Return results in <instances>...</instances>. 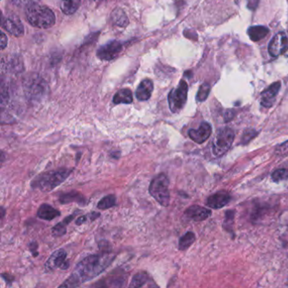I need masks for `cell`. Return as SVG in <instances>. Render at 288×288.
<instances>
[{
  "label": "cell",
  "mask_w": 288,
  "mask_h": 288,
  "mask_svg": "<svg viewBox=\"0 0 288 288\" xmlns=\"http://www.w3.org/2000/svg\"><path fill=\"white\" fill-rule=\"evenodd\" d=\"M72 171L73 169L62 168L43 173L33 179L32 187L33 189L41 190L42 192H50L64 183Z\"/></svg>",
  "instance_id": "7a4b0ae2"
},
{
  "label": "cell",
  "mask_w": 288,
  "mask_h": 288,
  "mask_svg": "<svg viewBox=\"0 0 288 288\" xmlns=\"http://www.w3.org/2000/svg\"><path fill=\"white\" fill-rule=\"evenodd\" d=\"M153 88H154V85H153V82L151 80H150V79L143 80L141 82V84L138 86L136 92H135L136 98L139 101H141V102L147 101V100L151 98V94L153 92Z\"/></svg>",
  "instance_id": "2e32d148"
},
{
  "label": "cell",
  "mask_w": 288,
  "mask_h": 288,
  "mask_svg": "<svg viewBox=\"0 0 288 288\" xmlns=\"http://www.w3.org/2000/svg\"><path fill=\"white\" fill-rule=\"evenodd\" d=\"M114 259V256L110 253L100 255H91L79 262L73 272L72 275L65 282L59 286L60 288H76L95 278L104 272L107 267L111 265Z\"/></svg>",
  "instance_id": "6da1fadb"
},
{
  "label": "cell",
  "mask_w": 288,
  "mask_h": 288,
  "mask_svg": "<svg viewBox=\"0 0 288 288\" xmlns=\"http://www.w3.org/2000/svg\"><path fill=\"white\" fill-rule=\"evenodd\" d=\"M67 258V252L64 249H60L56 250L52 254L49 259L45 263V270L46 272H50L54 271L55 269L60 268L63 270L69 267V263L65 261Z\"/></svg>",
  "instance_id": "9c48e42d"
},
{
  "label": "cell",
  "mask_w": 288,
  "mask_h": 288,
  "mask_svg": "<svg viewBox=\"0 0 288 288\" xmlns=\"http://www.w3.org/2000/svg\"><path fill=\"white\" fill-rule=\"evenodd\" d=\"M195 241V234L192 232H188L183 237H181L178 242V249L180 250H185L189 249Z\"/></svg>",
  "instance_id": "d4e9b609"
},
{
  "label": "cell",
  "mask_w": 288,
  "mask_h": 288,
  "mask_svg": "<svg viewBox=\"0 0 288 288\" xmlns=\"http://www.w3.org/2000/svg\"><path fill=\"white\" fill-rule=\"evenodd\" d=\"M231 200V195L226 191H219L207 199V207L212 209H220L226 206Z\"/></svg>",
  "instance_id": "5bb4252c"
},
{
  "label": "cell",
  "mask_w": 288,
  "mask_h": 288,
  "mask_svg": "<svg viewBox=\"0 0 288 288\" xmlns=\"http://www.w3.org/2000/svg\"><path fill=\"white\" fill-rule=\"evenodd\" d=\"M272 178L275 182L278 181L285 180L288 179V169L282 168V169H277L272 174Z\"/></svg>",
  "instance_id": "f546056e"
},
{
  "label": "cell",
  "mask_w": 288,
  "mask_h": 288,
  "mask_svg": "<svg viewBox=\"0 0 288 288\" xmlns=\"http://www.w3.org/2000/svg\"><path fill=\"white\" fill-rule=\"evenodd\" d=\"M210 92V85L208 83H204L200 85V89L197 93V102H202L207 100Z\"/></svg>",
  "instance_id": "83f0119b"
},
{
  "label": "cell",
  "mask_w": 288,
  "mask_h": 288,
  "mask_svg": "<svg viewBox=\"0 0 288 288\" xmlns=\"http://www.w3.org/2000/svg\"><path fill=\"white\" fill-rule=\"evenodd\" d=\"M2 64H6V67H3L2 69H6L7 70H10L12 72H15L16 70L17 71H21L23 69V66H22V62L20 61V59H16L13 58L12 59H10L9 61H4L3 59H2Z\"/></svg>",
  "instance_id": "484cf974"
},
{
  "label": "cell",
  "mask_w": 288,
  "mask_h": 288,
  "mask_svg": "<svg viewBox=\"0 0 288 288\" xmlns=\"http://www.w3.org/2000/svg\"><path fill=\"white\" fill-rule=\"evenodd\" d=\"M2 27L14 36H21L24 35L23 25L20 22V19L15 15L2 16Z\"/></svg>",
  "instance_id": "8fae6325"
},
{
  "label": "cell",
  "mask_w": 288,
  "mask_h": 288,
  "mask_svg": "<svg viewBox=\"0 0 288 288\" xmlns=\"http://www.w3.org/2000/svg\"><path fill=\"white\" fill-rule=\"evenodd\" d=\"M14 4L19 7H28L37 3L40 0H11Z\"/></svg>",
  "instance_id": "1f68e13d"
},
{
  "label": "cell",
  "mask_w": 288,
  "mask_h": 288,
  "mask_svg": "<svg viewBox=\"0 0 288 288\" xmlns=\"http://www.w3.org/2000/svg\"><path fill=\"white\" fill-rule=\"evenodd\" d=\"M269 33L270 30L268 27L264 26H251L248 30V35L253 42H259L260 40L264 39Z\"/></svg>",
  "instance_id": "ac0fdd59"
},
{
  "label": "cell",
  "mask_w": 288,
  "mask_h": 288,
  "mask_svg": "<svg viewBox=\"0 0 288 288\" xmlns=\"http://www.w3.org/2000/svg\"><path fill=\"white\" fill-rule=\"evenodd\" d=\"M61 213L58 209H54L48 204H43L37 210V216L40 219L45 221H52L56 217L60 216Z\"/></svg>",
  "instance_id": "e0dca14e"
},
{
  "label": "cell",
  "mask_w": 288,
  "mask_h": 288,
  "mask_svg": "<svg viewBox=\"0 0 288 288\" xmlns=\"http://www.w3.org/2000/svg\"><path fill=\"white\" fill-rule=\"evenodd\" d=\"M8 44V39H7V36H5L4 33H1V49L3 50L5 48V47Z\"/></svg>",
  "instance_id": "e575fe53"
},
{
  "label": "cell",
  "mask_w": 288,
  "mask_h": 288,
  "mask_svg": "<svg viewBox=\"0 0 288 288\" xmlns=\"http://www.w3.org/2000/svg\"><path fill=\"white\" fill-rule=\"evenodd\" d=\"M151 196L162 207H167L170 203L169 179L165 174H160L151 180L149 186Z\"/></svg>",
  "instance_id": "5b68a950"
},
{
  "label": "cell",
  "mask_w": 288,
  "mask_h": 288,
  "mask_svg": "<svg viewBox=\"0 0 288 288\" xmlns=\"http://www.w3.org/2000/svg\"><path fill=\"white\" fill-rule=\"evenodd\" d=\"M76 216V214L74 213L71 216L66 217L65 219L64 220L63 223H59L58 224H56L55 226H53L52 228V235L54 237H61L65 234L67 232L66 229V225H68L69 223L72 222L74 217Z\"/></svg>",
  "instance_id": "7402d4cb"
},
{
  "label": "cell",
  "mask_w": 288,
  "mask_h": 288,
  "mask_svg": "<svg viewBox=\"0 0 288 288\" xmlns=\"http://www.w3.org/2000/svg\"><path fill=\"white\" fill-rule=\"evenodd\" d=\"M26 19L32 26L48 29L55 24V16L48 7L35 3L26 7Z\"/></svg>",
  "instance_id": "3957f363"
},
{
  "label": "cell",
  "mask_w": 288,
  "mask_h": 288,
  "mask_svg": "<svg viewBox=\"0 0 288 288\" xmlns=\"http://www.w3.org/2000/svg\"><path fill=\"white\" fill-rule=\"evenodd\" d=\"M211 133H212L211 125L207 122H203L199 128L190 129L189 136L197 144H203L205 141H207L209 139V136L211 135Z\"/></svg>",
  "instance_id": "7c38bea8"
},
{
  "label": "cell",
  "mask_w": 288,
  "mask_h": 288,
  "mask_svg": "<svg viewBox=\"0 0 288 288\" xmlns=\"http://www.w3.org/2000/svg\"><path fill=\"white\" fill-rule=\"evenodd\" d=\"M4 214H5V209L2 207H1V219H3Z\"/></svg>",
  "instance_id": "f35d334b"
},
{
  "label": "cell",
  "mask_w": 288,
  "mask_h": 288,
  "mask_svg": "<svg viewBox=\"0 0 288 288\" xmlns=\"http://www.w3.org/2000/svg\"><path fill=\"white\" fill-rule=\"evenodd\" d=\"M259 3V0H247V6L250 10H256Z\"/></svg>",
  "instance_id": "836d02e7"
},
{
  "label": "cell",
  "mask_w": 288,
  "mask_h": 288,
  "mask_svg": "<svg viewBox=\"0 0 288 288\" xmlns=\"http://www.w3.org/2000/svg\"><path fill=\"white\" fill-rule=\"evenodd\" d=\"M288 50V32H282L275 35L269 44L268 51L272 57H279Z\"/></svg>",
  "instance_id": "ba28073f"
},
{
  "label": "cell",
  "mask_w": 288,
  "mask_h": 288,
  "mask_svg": "<svg viewBox=\"0 0 288 288\" xmlns=\"http://www.w3.org/2000/svg\"><path fill=\"white\" fill-rule=\"evenodd\" d=\"M93 1H100V0H93Z\"/></svg>",
  "instance_id": "ab89813d"
},
{
  "label": "cell",
  "mask_w": 288,
  "mask_h": 288,
  "mask_svg": "<svg viewBox=\"0 0 288 288\" xmlns=\"http://www.w3.org/2000/svg\"><path fill=\"white\" fill-rule=\"evenodd\" d=\"M149 281V275L145 272H140L132 278L129 288H142Z\"/></svg>",
  "instance_id": "cb8c5ba5"
},
{
  "label": "cell",
  "mask_w": 288,
  "mask_h": 288,
  "mask_svg": "<svg viewBox=\"0 0 288 288\" xmlns=\"http://www.w3.org/2000/svg\"><path fill=\"white\" fill-rule=\"evenodd\" d=\"M86 219H87V217L85 216H80L78 219L76 220V225H78V226L79 225H81V224L86 222Z\"/></svg>",
  "instance_id": "8d00e7d4"
},
{
  "label": "cell",
  "mask_w": 288,
  "mask_h": 288,
  "mask_svg": "<svg viewBox=\"0 0 288 288\" xmlns=\"http://www.w3.org/2000/svg\"><path fill=\"white\" fill-rule=\"evenodd\" d=\"M112 102L115 105L131 104L133 102L132 92L129 89H122L115 94Z\"/></svg>",
  "instance_id": "ffe728a7"
},
{
  "label": "cell",
  "mask_w": 288,
  "mask_h": 288,
  "mask_svg": "<svg viewBox=\"0 0 288 288\" xmlns=\"http://www.w3.org/2000/svg\"><path fill=\"white\" fill-rule=\"evenodd\" d=\"M99 216H100V213L92 212L90 215V219L92 220V221H95L96 218H98Z\"/></svg>",
  "instance_id": "74e56055"
},
{
  "label": "cell",
  "mask_w": 288,
  "mask_h": 288,
  "mask_svg": "<svg viewBox=\"0 0 288 288\" xmlns=\"http://www.w3.org/2000/svg\"><path fill=\"white\" fill-rule=\"evenodd\" d=\"M116 200L117 199H116L114 194H109V195L103 197L97 204V208L100 209H110L112 207L116 206Z\"/></svg>",
  "instance_id": "4316f807"
},
{
  "label": "cell",
  "mask_w": 288,
  "mask_h": 288,
  "mask_svg": "<svg viewBox=\"0 0 288 288\" xmlns=\"http://www.w3.org/2000/svg\"><path fill=\"white\" fill-rule=\"evenodd\" d=\"M185 216L194 222H202L211 216V210L200 206H192L185 210Z\"/></svg>",
  "instance_id": "9a60e30c"
},
{
  "label": "cell",
  "mask_w": 288,
  "mask_h": 288,
  "mask_svg": "<svg viewBox=\"0 0 288 288\" xmlns=\"http://www.w3.org/2000/svg\"><path fill=\"white\" fill-rule=\"evenodd\" d=\"M112 20L116 26L125 27L128 23V17L124 10L121 9H116L112 13Z\"/></svg>",
  "instance_id": "603a6c76"
},
{
  "label": "cell",
  "mask_w": 288,
  "mask_h": 288,
  "mask_svg": "<svg viewBox=\"0 0 288 288\" xmlns=\"http://www.w3.org/2000/svg\"><path fill=\"white\" fill-rule=\"evenodd\" d=\"M281 85H282L281 82H275L262 92L261 96H260V97H261L260 103L263 107L268 108H272L273 104L275 103L276 96L278 95L279 91L281 89Z\"/></svg>",
  "instance_id": "4fadbf2b"
},
{
  "label": "cell",
  "mask_w": 288,
  "mask_h": 288,
  "mask_svg": "<svg viewBox=\"0 0 288 288\" xmlns=\"http://www.w3.org/2000/svg\"><path fill=\"white\" fill-rule=\"evenodd\" d=\"M29 247L32 253V256H37V255H38V252L36 251V249H37V243L36 242H32V243H30Z\"/></svg>",
  "instance_id": "d590c367"
},
{
  "label": "cell",
  "mask_w": 288,
  "mask_h": 288,
  "mask_svg": "<svg viewBox=\"0 0 288 288\" xmlns=\"http://www.w3.org/2000/svg\"><path fill=\"white\" fill-rule=\"evenodd\" d=\"M234 213H235L234 210H228L227 212H226V216H225V223H224V225H226V226H226V227H225V228H226L227 230H228V228H229L230 223H231V224H233V218H234V215H235Z\"/></svg>",
  "instance_id": "d6a6232c"
},
{
  "label": "cell",
  "mask_w": 288,
  "mask_h": 288,
  "mask_svg": "<svg viewBox=\"0 0 288 288\" xmlns=\"http://www.w3.org/2000/svg\"><path fill=\"white\" fill-rule=\"evenodd\" d=\"M59 202L63 205L72 203V202L84 205L85 204V198L77 191H71L69 193H64L59 197Z\"/></svg>",
  "instance_id": "d6986e66"
},
{
  "label": "cell",
  "mask_w": 288,
  "mask_h": 288,
  "mask_svg": "<svg viewBox=\"0 0 288 288\" xmlns=\"http://www.w3.org/2000/svg\"><path fill=\"white\" fill-rule=\"evenodd\" d=\"M80 5V0H60V9L68 16L77 11Z\"/></svg>",
  "instance_id": "44dd1931"
},
{
  "label": "cell",
  "mask_w": 288,
  "mask_h": 288,
  "mask_svg": "<svg viewBox=\"0 0 288 288\" xmlns=\"http://www.w3.org/2000/svg\"><path fill=\"white\" fill-rule=\"evenodd\" d=\"M23 88L26 97L32 102L41 101L48 92L46 81L36 74L30 75L25 78Z\"/></svg>",
  "instance_id": "277c9868"
},
{
  "label": "cell",
  "mask_w": 288,
  "mask_h": 288,
  "mask_svg": "<svg viewBox=\"0 0 288 288\" xmlns=\"http://www.w3.org/2000/svg\"><path fill=\"white\" fill-rule=\"evenodd\" d=\"M275 154L278 157H286L288 155V141L282 144H279L275 148Z\"/></svg>",
  "instance_id": "4dcf8cb0"
},
{
  "label": "cell",
  "mask_w": 288,
  "mask_h": 288,
  "mask_svg": "<svg viewBox=\"0 0 288 288\" xmlns=\"http://www.w3.org/2000/svg\"><path fill=\"white\" fill-rule=\"evenodd\" d=\"M234 137L235 134L232 128H224L221 129L213 141V154L216 157H222L226 151H229L234 141Z\"/></svg>",
  "instance_id": "8992f818"
},
{
  "label": "cell",
  "mask_w": 288,
  "mask_h": 288,
  "mask_svg": "<svg viewBox=\"0 0 288 288\" xmlns=\"http://www.w3.org/2000/svg\"><path fill=\"white\" fill-rule=\"evenodd\" d=\"M123 48L121 43L117 41H112L110 43L100 47L97 50V57L104 61H110L114 59L120 53Z\"/></svg>",
  "instance_id": "30bf717a"
},
{
  "label": "cell",
  "mask_w": 288,
  "mask_h": 288,
  "mask_svg": "<svg viewBox=\"0 0 288 288\" xmlns=\"http://www.w3.org/2000/svg\"><path fill=\"white\" fill-rule=\"evenodd\" d=\"M257 135H258V132L255 129H253V128L245 129L242 134L241 144H249V142L254 140Z\"/></svg>",
  "instance_id": "f1b7e54d"
},
{
  "label": "cell",
  "mask_w": 288,
  "mask_h": 288,
  "mask_svg": "<svg viewBox=\"0 0 288 288\" xmlns=\"http://www.w3.org/2000/svg\"><path fill=\"white\" fill-rule=\"evenodd\" d=\"M188 98V84L181 80L177 88H174L168 94V104L171 111L176 113L180 112L185 106Z\"/></svg>",
  "instance_id": "52a82bcc"
}]
</instances>
